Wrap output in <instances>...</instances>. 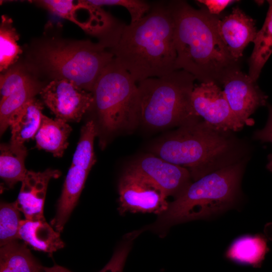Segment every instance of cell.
Wrapping results in <instances>:
<instances>
[{
    "instance_id": "32",
    "label": "cell",
    "mask_w": 272,
    "mask_h": 272,
    "mask_svg": "<svg viewBox=\"0 0 272 272\" xmlns=\"http://www.w3.org/2000/svg\"><path fill=\"white\" fill-rule=\"evenodd\" d=\"M43 272H48L47 269H46V267H44V271Z\"/></svg>"
},
{
    "instance_id": "10",
    "label": "cell",
    "mask_w": 272,
    "mask_h": 272,
    "mask_svg": "<svg viewBox=\"0 0 272 272\" xmlns=\"http://www.w3.org/2000/svg\"><path fill=\"white\" fill-rule=\"evenodd\" d=\"M191 101L197 115L218 129L235 132L244 125L232 112L223 90L213 82L195 85Z\"/></svg>"
},
{
    "instance_id": "4",
    "label": "cell",
    "mask_w": 272,
    "mask_h": 272,
    "mask_svg": "<svg viewBox=\"0 0 272 272\" xmlns=\"http://www.w3.org/2000/svg\"><path fill=\"white\" fill-rule=\"evenodd\" d=\"M195 78L182 70L137 84L139 123L152 129L179 127L201 118L192 104Z\"/></svg>"
},
{
    "instance_id": "6",
    "label": "cell",
    "mask_w": 272,
    "mask_h": 272,
    "mask_svg": "<svg viewBox=\"0 0 272 272\" xmlns=\"http://www.w3.org/2000/svg\"><path fill=\"white\" fill-rule=\"evenodd\" d=\"M39 69L53 80H68L92 92L105 68L114 56L103 42L89 40L49 41L42 44L35 53Z\"/></svg>"
},
{
    "instance_id": "8",
    "label": "cell",
    "mask_w": 272,
    "mask_h": 272,
    "mask_svg": "<svg viewBox=\"0 0 272 272\" xmlns=\"http://www.w3.org/2000/svg\"><path fill=\"white\" fill-rule=\"evenodd\" d=\"M93 146L88 141L78 143L58 200L55 216L51 222V226L59 233L76 206L88 174L95 163Z\"/></svg>"
},
{
    "instance_id": "25",
    "label": "cell",
    "mask_w": 272,
    "mask_h": 272,
    "mask_svg": "<svg viewBox=\"0 0 272 272\" xmlns=\"http://www.w3.org/2000/svg\"><path fill=\"white\" fill-rule=\"evenodd\" d=\"M20 211L15 202H2L0 206V245L17 240L21 220Z\"/></svg>"
},
{
    "instance_id": "24",
    "label": "cell",
    "mask_w": 272,
    "mask_h": 272,
    "mask_svg": "<svg viewBox=\"0 0 272 272\" xmlns=\"http://www.w3.org/2000/svg\"><path fill=\"white\" fill-rule=\"evenodd\" d=\"M19 36L11 18L2 16L0 25V71L4 73L18 59L22 50L17 41Z\"/></svg>"
},
{
    "instance_id": "13",
    "label": "cell",
    "mask_w": 272,
    "mask_h": 272,
    "mask_svg": "<svg viewBox=\"0 0 272 272\" xmlns=\"http://www.w3.org/2000/svg\"><path fill=\"white\" fill-rule=\"evenodd\" d=\"M222 86L226 99L235 116L244 125L253 124L254 121L250 116L258 107L266 105L267 99L256 82L238 69L226 76Z\"/></svg>"
},
{
    "instance_id": "7",
    "label": "cell",
    "mask_w": 272,
    "mask_h": 272,
    "mask_svg": "<svg viewBox=\"0 0 272 272\" xmlns=\"http://www.w3.org/2000/svg\"><path fill=\"white\" fill-rule=\"evenodd\" d=\"M92 93V107L106 131L132 130L139 124L137 82L115 58L103 70Z\"/></svg>"
},
{
    "instance_id": "18",
    "label": "cell",
    "mask_w": 272,
    "mask_h": 272,
    "mask_svg": "<svg viewBox=\"0 0 272 272\" xmlns=\"http://www.w3.org/2000/svg\"><path fill=\"white\" fill-rule=\"evenodd\" d=\"M72 131L67 122L43 115L40 127L35 135L36 147L52 153L56 157L62 156Z\"/></svg>"
},
{
    "instance_id": "17",
    "label": "cell",
    "mask_w": 272,
    "mask_h": 272,
    "mask_svg": "<svg viewBox=\"0 0 272 272\" xmlns=\"http://www.w3.org/2000/svg\"><path fill=\"white\" fill-rule=\"evenodd\" d=\"M43 103L35 97L28 101L11 118L10 143L24 145L37 133L43 116Z\"/></svg>"
},
{
    "instance_id": "3",
    "label": "cell",
    "mask_w": 272,
    "mask_h": 272,
    "mask_svg": "<svg viewBox=\"0 0 272 272\" xmlns=\"http://www.w3.org/2000/svg\"><path fill=\"white\" fill-rule=\"evenodd\" d=\"M248 150L232 131L218 129L201 118L178 127L152 148L156 156L187 169L195 181L247 159Z\"/></svg>"
},
{
    "instance_id": "27",
    "label": "cell",
    "mask_w": 272,
    "mask_h": 272,
    "mask_svg": "<svg viewBox=\"0 0 272 272\" xmlns=\"http://www.w3.org/2000/svg\"><path fill=\"white\" fill-rule=\"evenodd\" d=\"M92 4L101 7L117 6L125 8L129 12L131 22L134 23L142 19L150 10L151 4L141 0H88Z\"/></svg>"
},
{
    "instance_id": "16",
    "label": "cell",
    "mask_w": 272,
    "mask_h": 272,
    "mask_svg": "<svg viewBox=\"0 0 272 272\" xmlns=\"http://www.w3.org/2000/svg\"><path fill=\"white\" fill-rule=\"evenodd\" d=\"M19 238L34 249L43 251L50 255L64 246L60 233L53 229L44 218L21 220Z\"/></svg>"
},
{
    "instance_id": "30",
    "label": "cell",
    "mask_w": 272,
    "mask_h": 272,
    "mask_svg": "<svg viewBox=\"0 0 272 272\" xmlns=\"http://www.w3.org/2000/svg\"><path fill=\"white\" fill-rule=\"evenodd\" d=\"M196 2L202 4L211 14L218 16L228 6L237 1L233 0H198Z\"/></svg>"
},
{
    "instance_id": "26",
    "label": "cell",
    "mask_w": 272,
    "mask_h": 272,
    "mask_svg": "<svg viewBox=\"0 0 272 272\" xmlns=\"http://www.w3.org/2000/svg\"><path fill=\"white\" fill-rule=\"evenodd\" d=\"M32 80L22 67L18 66L11 67L1 75V100Z\"/></svg>"
},
{
    "instance_id": "23",
    "label": "cell",
    "mask_w": 272,
    "mask_h": 272,
    "mask_svg": "<svg viewBox=\"0 0 272 272\" xmlns=\"http://www.w3.org/2000/svg\"><path fill=\"white\" fill-rule=\"evenodd\" d=\"M42 88L33 79L18 88L0 102V131L3 134L9 127L11 117L28 101L40 93Z\"/></svg>"
},
{
    "instance_id": "11",
    "label": "cell",
    "mask_w": 272,
    "mask_h": 272,
    "mask_svg": "<svg viewBox=\"0 0 272 272\" xmlns=\"http://www.w3.org/2000/svg\"><path fill=\"white\" fill-rule=\"evenodd\" d=\"M118 192L122 212L162 214L169 206L166 196L159 188L127 168L120 178Z\"/></svg>"
},
{
    "instance_id": "33",
    "label": "cell",
    "mask_w": 272,
    "mask_h": 272,
    "mask_svg": "<svg viewBox=\"0 0 272 272\" xmlns=\"http://www.w3.org/2000/svg\"><path fill=\"white\" fill-rule=\"evenodd\" d=\"M270 238H271V239H272V236H271V237H270Z\"/></svg>"
},
{
    "instance_id": "5",
    "label": "cell",
    "mask_w": 272,
    "mask_h": 272,
    "mask_svg": "<svg viewBox=\"0 0 272 272\" xmlns=\"http://www.w3.org/2000/svg\"><path fill=\"white\" fill-rule=\"evenodd\" d=\"M247 159L209 173L190 183L162 214L171 225L206 219L232 207L239 197Z\"/></svg>"
},
{
    "instance_id": "29",
    "label": "cell",
    "mask_w": 272,
    "mask_h": 272,
    "mask_svg": "<svg viewBox=\"0 0 272 272\" xmlns=\"http://www.w3.org/2000/svg\"><path fill=\"white\" fill-rule=\"evenodd\" d=\"M266 105L268 110L267 121L262 129L257 130L254 132L253 138L262 143L269 142L272 145V106L267 103ZM266 168L269 171L272 172V153L268 156Z\"/></svg>"
},
{
    "instance_id": "15",
    "label": "cell",
    "mask_w": 272,
    "mask_h": 272,
    "mask_svg": "<svg viewBox=\"0 0 272 272\" xmlns=\"http://www.w3.org/2000/svg\"><path fill=\"white\" fill-rule=\"evenodd\" d=\"M60 174L59 170L50 168L43 172L27 171L15 201L25 219L44 218L43 207L48 183L51 179L59 177Z\"/></svg>"
},
{
    "instance_id": "21",
    "label": "cell",
    "mask_w": 272,
    "mask_h": 272,
    "mask_svg": "<svg viewBox=\"0 0 272 272\" xmlns=\"http://www.w3.org/2000/svg\"><path fill=\"white\" fill-rule=\"evenodd\" d=\"M0 176L9 188L22 181L27 170L24 161L27 151L24 145L1 144L0 147Z\"/></svg>"
},
{
    "instance_id": "1",
    "label": "cell",
    "mask_w": 272,
    "mask_h": 272,
    "mask_svg": "<svg viewBox=\"0 0 272 272\" xmlns=\"http://www.w3.org/2000/svg\"><path fill=\"white\" fill-rule=\"evenodd\" d=\"M167 4L174 24L176 70L187 72L200 83L222 85L226 76L240 67L219 36V17L205 7L195 9L184 1Z\"/></svg>"
},
{
    "instance_id": "31",
    "label": "cell",
    "mask_w": 272,
    "mask_h": 272,
    "mask_svg": "<svg viewBox=\"0 0 272 272\" xmlns=\"http://www.w3.org/2000/svg\"><path fill=\"white\" fill-rule=\"evenodd\" d=\"M46 269L48 272H72L63 266L56 264L51 267H46Z\"/></svg>"
},
{
    "instance_id": "12",
    "label": "cell",
    "mask_w": 272,
    "mask_h": 272,
    "mask_svg": "<svg viewBox=\"0 0 272 272\" xmlns=\"http://www.w3.org/2000/svg\"><path fill=\"white\" fill-rule=\"evenodd\" d=\"M127 169L154 184L166 197L171 195L176 197L191 183L187 169L154 155L139 158Z\"/></svg>"
},
{
    "instance_id": "19",
    "label": "cell",
    "mask_w": 272,
    "mask_h": 272,
    "mask_svg": "<svg viewBox=\"0 0 272 272\" xmlns=\"http://www.w3.org/2000/svg\"><path fill=\"white\" fill-rule=\"evenodd\" d=\"M44 267L25 243L17 240L1 246L0 272H43Z\"/></svg>"
},
{
    "instance_id": "9",
    "label": "cell",
    "mask_w": 272,
    "mask_h": 272,
    "mask_svg": "<svg viewBox=\"0 0 272 272\" xmlns=\"http://www.w3.org/2000/svg\"><path fill=\"white\" fill-rule=\"evenodd\" d=\"M39 93L56 118L66 122L80 121L94 101L92 92L68 80H51Z\"/></svg>"
},
{
    "instance_id": "20",
    "label": "cell",
    "mask_w": 272,
    "mask_h": 272,
    "mask_svg": "<svg viewBox=\"0 0 272 272\" xmlns=\"http://www.w3.org/2000/svg\"><path fill=\"white\" fill-rule=\"evenodd\" d=\"M265 239L259 235H245L236 239L226 252V257L240 265L259 267L267 251Z\"/></svg>"
},
{
    "instance_id": "2",
    "label": "cell",
    "mask_w": 272,
    "mask_h": 272,
    "mask_svg": "<svg viewBox=\"0 0 272 272\" xmlns=\"http://www.w3.org/2000/svg\"><path fill=\"white\" fill-rule=\"evenodd\" d=\"M110 50L137 83L177 70L174 24L167 2L153 3L142 19L125 25Z\"/></svg>"
},
{
    "instance_id": "22",
    "label": "cell",
    "mask_w": 272,
    "mask_h": 272,
    "mask_svg": "<svg viewBox=\"0 0 272 272\" xmlns=\"http://www.w3.org/2000/svg\"><path fill=\"white\" fill-rule=\"evenodd\" d=\"M268 10L263 25L257 31L254 48L249 58L248 75L255 82L272 54V0L267 1Z\"/></svg>"
},
{
    "instance_id": "14",
    "label": "cell",
    "mask_w": 272,
    "mask_h": 272,
    "mask_svg": "<svg viewBox=\"0 0 272 272\" xmlns=\"http://www.w3.org/2000/svg\"><path fill=\"white\" fill-rule=\"evenodd\" d=\"M217 30L227 51L237 61H240L248 44L253 42L257 32L255 21L238 7L219 18Z\"/></svg>"
},
{
    "instance_id": "28",
    "label": "cell",
    "mask_w": 272,
    "mask_h": 272,
    "mask_svg": "<svg viewBox=\"0 0 272 272\" xmlns=\"http://www.w3.org/2000/svg\"><path fill=\"white\" fill-rule=\"evenodd\" d=\"M129 250L130 246L128 244L119 247L109 262L99 272H123Z\"/></svg>"
}]
</instances>
